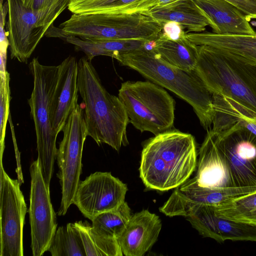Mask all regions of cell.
Here are the masks:
<instances>
[{"instance_id":"6da1fadb","label":"cell","mask_w":256,"mask_h":256,"mask_svg":"<svg viewBox=\"0 0 256 256\" xmlns=\"http://www.w3.org/2000/svg\"><path fill=\"white\" fill-rule=\"evenodd\" d=\"M196 158L194 137L170 130L155 136L144 144L140 176L148 189L165 191L176 188L195 170Z\"/></svg>"},{"instance_id":"7a4b0ae2","label":"cell","mask_w":256,"mask_h":256,"mask_svg":"<svg viewBox=\"0 0 256 256\" xmlns=\"http://www.w3.org/2000/svg\"><path fill=\"white\" fill-rule=\"evenodd\" d=\"M78 86L84 106L88 136L98 145L106 144L116 151L128 144L129 118L120 100L110 94L86 56L78 61Z\"/></svg>"},{"instance_id":"3957f363","label":"cell","mask_w":256,"mask_h":256,"mask_svg":"<svg viewBox=\"0 0 256 256\" xmlns=\"http://www.w3.org/2000/svg\"><path fill=\"white\" fill-rule=\"evenodd\" d=\"M116 60L184 100L192 107L202 126L208 130L214 116L212 96L194 70L172 66L152 50L145 49L121 54Z\"/></svg>"},{"instance_id":"277c9868","label":"cell","mask_w":256,"mask_h":256,"mask_svg":"<svg viewBox=\"0 0 256 256\" xmlns=\"http://www.w3.org/2000/svg\"><path fill=\"white\" fill-rule=\"evenodd\" d=\"M198 46L194 71L211 94L226 96L256 112V64L208 46Z\"/></svg>"},{"instance_id":"5b68a950","label":"cell","mask_w":256,"mask_h":256,"mask_svg":"<svg viewBox=\"0 0 256 256\" xmlns=\"http://www.w3.org/2000/svg\"><path fill=\"white\" fill-rule=\"evenodd\" d=\"M34 88L28 104L36 137L38 160L46 186L50 188L58 148L52 127V105L58 77V66H46L34 58L28 65Z\"/></svg>"},{"instance_id":"8992f818","label":"cell","mask_w":256,"mask_h":256,"mask_svg":"<svg viewBox=\"0 0 256 256\" xmlns=\"http://www.w3.org/2000/svg\"><path fill=\"white\" fill-rule=\"evenodd\" d=\"M66 34L98 40H155L163 26L144 12L76 14L59 26Z\"/></svg>"},{"instance_id":"52a82bcc","label":"cell","mask_w":256,"mask_h":256,"mask_svg":"<svg viewBox=\"0 0 256 256\" xmlns=\"http://www.w3.org/2000/svg\"><path fill=\"white\" fill-rule=\"evenodd\" d=\"M130 122L140 132L154 136L170 130L174 120V100L162 86L150 81H127L118 90Z\"/></svg>"},{"instance_id":"ba28073f","label":"cell","mask_w":256,"mask_h":256,"mask_svg":"<svg viewBox=\"0 0 256 256\" xmlns=\"http://www.w3.org/2000/svg\"><path fill=\"white\" fill-rule=\"evenodd\" d=\"M63 138L56 152L58 166L57 176L62 189V200L58 214L64 216L74 203L80 182L82 154L88 136L82 104L74 108L62 129Z\"/></svg>"},{"instance_id":"9c48e42d","label":"cell","mask_w":256,"mask_h":256,"mask_svg":"<svg viewBox=\"0 0 256 256\" xmlns=\"http://www.w3.org/2000/svg\"><path fill=\"white\" fill-rule=\"evenodd\" d=\"M233 188L256 187V135L234 122L212 124Z\"/></svg>"},{"instance_id":"30bf717a","label":"cell","mask_w":256,"mask_h":256,"mask_svg":"<svg viewBox=\"0 0 256 256\" xmlns=\"http://www.w3.org/2000/svg\"><path fill=\"white\" fill-rule=\"evenodd\" d=\"M0 256H23V229L27 210L18 180L10 178L0 162Z\"/></svg>"},{"instance_id":"8fae6325","label":"cell","mask_w":256,"mask_h":256,"mask_svg":"<svg viewBox=\"0 0 256 256\" xmlns=\"http://www.w3.org/2000/svg\"><path fill=\"white\" fill-rule=\"evenodd\" d=\"M8 20L6 23L10 56L20 62L28 59L42 38L51 27L46 14L24 6L20 0H6Z\"/></svg>"},{"instance_id":"7c38bea8","label":"cell","mask_w":256,"mask_h":256,"mask_svg":"<svg viewBox=\"0 0 256 256\" xmlns=\"http://www.w3.org/2000/svg\"><path fill=\"white\" fill-rule=\"evenodd\" d=\"M30 172L31 248L34 256H41L47 252L57 230L56 216L50 200V188L46 184L38 160L31 164Z\"/></svg>"},{"instance_id":"4fadbf2b","label":"cell","mask_w":256,"mask_h":256,"mask_svg":"<svg viewBox=\"0 0 256 256\" xmlns=\"http://www.w3.org/2000/svg\"><path fill=\"white\" fill-rule=\"evenodd\" d=\"M126 184L110 172H96L80 181L74 200L84 216L92 220L124 202Z\"/></svg>"},{"instance_id":"5bb4252c","label":"cell","mask_w":256,"mask_h":256,"mask_svg":"<svg viewBox=\"0 0 256 256\" xmlns=\"http://www.w3.org/2000/svg\"><path fill=\"white\" fill-rule=\"evenodd\" d=\"M256 190V187L212 188L200 186L196 177L176 188L160 211L169 216H186L197 205H218L239 195Z\"/></svg>"},{"instance_id":"9a60e30c","label":"cell","mask_w":256,"mask_h":256,"mask_svg":"<svg viewBox=\"0 0 256 256\" xmlns=\"http://www.w3.org/2000/svg\"><path fill=\"white\" fill-rule=\"evenodd\" d=\"M186 218L200 234L218 242H256V226L219 217L216 214L213 205L196 206Z\"/></svg>"},{"instance_id":"2e32d148","label":"cell","mask_w":256,"mask_h":256,"mask_svg":"<svg viewBox=\"0 0 256 256\" xmlns=\"http://www.w3.org/2000/svg\"><path fill=\"white\" fill-rule=\"evenodd\" d=\"M78 62L69 56L58 65V77L52 105V127L58 135L78 104Z\"/></svg>"},{"instance_id":"e0dca14e","label":"cell","mask_w":256,"mask_h":256,"mask_svg":"<svg viewBox=\"0 0 256 256\" xmlns=\"http://www.w3.org/2000/svg\"><path fill=\"white\" fill-rule=\"evenodd\" d=\"M158 216L144 210L131 216L117 239L123 255L142 256L156 241L162 228Z\"/></svg>"},{"instance_id":"ac0fdd59","label":"cell","mask_w":256,"mask_h":256,"mask_svg":"<svg viewBox=\"0 0 256 256\" xmlns=\"http://www.w3.org/2000/svg\"><path fill=\"white\" fill-rule=\"evenodd\" d=\"M196 176L200 186L212 188H226L232 186L226 162L218 148L215 132L210 129L199 150Z\"/></svg>"},{"instance_id":"d6986e66","label":"cell","mask_w":256,"mask_h":256,"mask_svg":"<svg viewBox=\"0 0 256 256\" xmlns=\"http://www.w3.org/2000/svg\"><path fill=\"white\" fill-rule=\"evenodd\" d=\"M192 0L212 22V32L220 34H256L244 14L226 0Z\"/></svg>"},{"instance_id":"ffe728a7","label":"cell","mask_w":256,"mask_h":256,"mask_svg":"<svg viewBox=\"0 0 256 256\" xmlns=\"http://www.w3.org/2000/svg\"><path fill=\"white\" fill-rule=\"evenodd\" d=\"M144 13L150 16L162 26L166 22H176L186 29V32H203L207 26L214 28L210 19L192 0H178Z\"/></svg>"},{"instance_id":"44dd1931","label":"cell","mask_w":256,"mask_h":256,"mask_svg":"<svg viewBox=\"0 0 256 256\" xmlns=\"http://www.w3.org/2000/svg\"><path fill=\"white\" fill-rule=\"evenodd\" d=\"M186 36L197 46H208L256 64V34H220L201 32H186Z\"/></svg>"},{"instance_id":"7402d4cb","label":"cell","mask_w":256,"mask_h":256,"mask_svg":"<svg viewBox=\"0 0 256 256\" xmlns=\"http://www.w3.org/2000/svg\"><path fill=\"white\" fill-rule=\"evenodd\" d=\"M74 46L76 50L83 52L88 60L96 56H108L117 59L122 54L144 49L150 41L141 39L98 40L66 34L64 32L60 36Z\"/></svg>"},{"instance_id":"603a6c76","label":"cell","mask_w":256,"mask_h":256,"mask_svg":"<svg viewBox=\"0 0 256 256\" xmlns=\"http://www.w3.org/2000/svg\"><path fill=\"white\" fill-rule=\"evenodd\" d=\"M159 6V0H70L68 8L76 14H118L145 12Z\"/></svg>"},{"instance_id":"cb8c5ba5","label":"cell","mask_w":256,"mask_h":256,"mask_svg":"<svg viewBox=\"0 0 256 256\" xmlns=\"http://www.w3.org/2000/svg\"><path fill=\"white\" fill-rule=\"evenodd\" d=\"M160 58L168 64L184 71H194L198 58V46L185 36L172 40L162 33L152 50Z\"/></svg>"},{"instance_id":"d4e9b609","label":"cell","mask_w":256,"mask_h":256,"mask_svg":"<svg viewBox=\"0 0 256 256\" xmlns=\"http://www.w3.org/2000/svg\"><path fill=\"white\" fill-rule=\"evenodd\" d=\"M212 124L238 123L256 135V112L224 96L212 95Z\"/></svg>"},{"instance_id":"484cf974","label":"cell","mask_w":256,"mask_h":256,"mask_svg":"<svg viewBox=\"0 0 256 256\" xmlns=\"http://www.w3.org/2000/svg\"><path fill=\"white\" fill-rule=\"evenodd\" d=\"M214 206L219 217L256 226V190Z\"/></svg>"},{"instance_id":"4316f807","label":"cell","mask_w":256,"mask_h":256,"mask_svg":"<svg viewBox=\"0 0 256 256\" xmlns=\"http://www.w3.org/2000/svg\"><path fill=\"white\" fill-rule=\"evenodd\" d=\"M80 234L86 256H122L118 240L98 234L87 221L74 222Z\"/></svg>"},{"instance_id":"83f0119b","label":"cell","mask_w":256,"mask_h":256,"mask_svg":"<svg viewBox=\"0 0 256 256\" xmlns=\"http://www.w3.org/2000/svg\"><path fill=\"white\" fill-rule=\"evenodd\" d=\"M47 251L52 256H86L80 234L74 223L56 230Z\"/></svg>"},{"instance_id":"f1b7e54d","label":"cell","mask_w":256,"mask_h":256,"mask_svg":"<svg viewBox=\"0 0 256 256\" xmlns=\"http://www.w3.org/2000/svg\"><path fill=\"white\" fill-rule=\"evenodd\" d=\"M131 217L130 209L125 201L114 210L101 213L91 221L94 230L101 236L118 239Z\"/></svg>"},{"instance_id":"f546056e","label":"cell","mask_w":256,"mask_h":256,"mask_svg":"<svg viewBox=\"0 0 256 256\" xmlns=\"http://www.w3.org/2000/svg\"><path fill=\"white\" fill-rule=\"evenodd\" d=\"M0 162H2V154L4 149V138L8 120L10 116V74H0Z\"/></svg>"},{"instance_id":"4dcf8cb0","label":"cell","mask_w":256,"mask_h":256,"mask_svg":"<svg viewBox=\"0 0 256 256\" xmlns=\"http://www.w3.org/2000/svg\"><path fill=\"white\" fill-rule=\"evenodd\" d=\"M26 8L44 12L48 21L52 26L58 16L68 8L70 0H20Z\"/></svg>"},{"instance_id":"1f68e13d","label":"cell","mask_w":256,"mask_h":256,"mask_svg":"<svg viewBox=\"0 0 256 256\" xmlns=\"http://www.w3.org/2000/svg\"><path fill=\"white\" fill-rule=\"evenodd\" d=\"M8 12V4L6 2L0 5V58L6 60L7 50L10 46L8 34L5 30L4 25L6 18Z\"/></svg>"},{"instance_id":"d6a6232c","label":"cell","mask_w":256,"mask_h":256,"mask_svg":"<svg viewBox=\"0 0 256 256\" xmlns=\"http://www.w3.org/2000/svg\"><path fill=\"white\" fill-rule=\"evenodd\" d=\"M178 22L170 21L163 25L162 35L170 40H177L186 36V32Z\"/></svg>"},{"instance_id":"836d02e7","label":"cell","mask_w":256,"mask_h":256,"mask_svg":"<svg viewBox=\"0 0 256 256\" xmlns=\"http://www.w3.org/2000/svg\"><path fill=\"white\" fill-rule=\"evenodd\" d=\"M240 10L250 21L256 19V0H226Z\"/></svg>"}]
</instances>
